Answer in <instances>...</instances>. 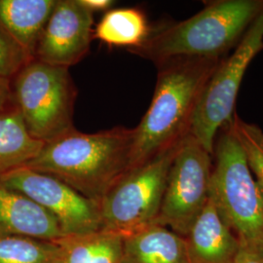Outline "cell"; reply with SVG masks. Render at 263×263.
Returning a JSON list of instances; mask_svg holds the SVG:
<instances>
[{"instance_id":"1","label":"cell","mask_w":263,"mask_h":263,"mask_svg":"<svg viewBox=\"0 0 263 263\" xmlns=\"http://www.w3.org/2000/svg\"><path fill=\"white\" fill-rule=\"evenodd\" d=\"M222 59L178 57L156 65L158 76L151 105L134 129L129 170L187 136L200 95Z\"/></svg>"},{"instance_id":"2","label":"cell","mask_w":263,"mask_h":263,"mask_svg":"<svg viewBox=\"0 0 263 263\" xmlns=\"http://www.w3.org/2000/svg\"><path fill=\"white\" fill-rule=\"evenodd\" d=\"M134 129L116 127L85 134L76 128L44 144L25 166L64 181L100 203L130 169Z\"/></svg>"},{"instance_id":"3","label":"cell","mask_w":263,"mask_h":263,"mask_svg":"<svg viewBox=\"0 0 263 263\" xmlns=\"http://www.w3.org/2000/svg\"><path fill=\"white\" fill-rule=\"evenodd\" d=\"M262 13L263 0L210 1L189 19L152 29L141 46L129 51L155 65L178 57L222 59Z\"/></svg>"},{"instance_id":"4","label":"cell","mask_w":263,"mask_h":263,"mask_svg":"<svg viewBox=\"0 0 263 263\" xmlns=\"http://www.w3.org/2000/svg\"><path fill=\"white\" fill-rule=\"evenodd\" d=\"M210 197L241 247L263 256V193L227 123L214 148Z\"/></svg>"},{"instance_id":"5","label":"cell","mask_w":263,"mask_h":263,"mask_svg":"<svg viewBox=\"0 0 263 263\" xmlns=\"http://www.w3.org/2000/svg\"><path fill=\"white\" fill-rule=\"evenodd\" d=\"M16 107L26 129L47 143L74 129L76 90L68 68L32 59L12 79Z\"/></svg>"},{"instance_id":"6","label":"cell","mask_w":263,"mask_h":263,"mask_svg":"<svg viewBox=\"0 0 263 263\" xmlns=\"http://www.w3.org/2000/svg\"><path fill=\"white\" fill-rule=\"evenodd\" d=\"M179 143L129 170L100 201L102 230L128 235L154 224Z\"/></svg>"},{"instance_id":"7","label":"cell","mask_w":263,"mask_h":263,"mask_svg":"<svg viewBox=\"0 0 263 263\" xmlns=\"http://www.w3.org/2000/svg\"><path fill=\"white\" fill-rule=\"evenodd\" d=\"M263 13L245 33L230 56L224 57L205 85L192 117L190 134L214 155L218 132L233 118L245 73L262 49Z\"/></svg>"},{"instance_id":"8","label":"cell","mask_w":263,"mask_h":263,"mask_svg":"<svg viewBox=\"0 0 263 263\" xmlns=\"http://www.w3.org/2000/svg\"><path fill=\"white\" fill-rule=\"evenodd\" d=\"M214 157L189 133L170 168L155 223L185 237L210 197Z\"/></svg>"},{"instance_id":"9","label":"cell","mask_w":263,"mask_h":263,"mask_svg":"<svg viewBox=\"0 0 263 263\" xmlns=\"http://www.w3.org/2000/svg\"><path fill=\"white\" fill-rule=\"evenodd\" d=\"M0 182L46 210L56 219L64 236L102 230L100 203L85 197L60 179L22 167L0 176Z\"/></svg>"},{"instance_id":"10","label":"cell","mask_w":263,"mask_h":263,"mask_svg":"<svg viewBox=\"0 0 263 263\" xmlns=\"http://www.w3.org/2000/svg\"><path fill=\"white\" fill-rule=\"evenodd\" d=\"M93 23V13L78 0H57L33 59L67 68L76 65L89 52Z\"/></svg>"},{"instance_id":"11","label":"cell","mask_w":263,"mask_h":263,"mask_svg":"<svg viewBox=\"0 0 263 263\" xmlns=\"http://www.w3.org/2000/svg\"><path fill=\"white\" fill-rule=\"evenodd\" d=\"M184 239L190 263H236L241 248L211 197Z\"/></svg>"},{"instance_id":"12","label":"cell","mask_w":263,"mask_h":263,"mask_svg":"<svg viewBox=\"0 0 263 263\" xmlns=\"http://www.w3.org/2000/svg\"><path fill=\"white\" fill-rule=\"evenodd\" d=\"M0 234L56 241L64 237L56 219L19 191L0 182Z\"/></svg>"},{"instance_id":"13","label":"cell","mask_w":263,"mask_h":263,"mask_svg":"<svg viewBox=\"0 0 263 263\" xmlns=\"http://www.w3.org/2000/svg\"><path fill=\"white\" fill-rule=\"evenodd\" d=\"M56 1L0 0V28L31 60Z\"/></svg>"},{"instance_id":"14","label":"cell","mask_w":263,"mask_h":263,"mask_svg":"<svg viewBox=\"0 0 263 263\" xmlns=\"http://www.w3.org/2000/svg\"><path fill=\"white\" fill-rule=\"evenodd\" d=\"M121 263H190L184 237L151 224L124 236Z\"/></svg>"},{"instance_id":"15","label":"cell","mask_w":263,"mask_h":263,"mask_svg":"<svg viewBox=\"0 0 263 263\" xmlns=\"http://www.w3.org/2000/svg\"><path fill=\"white\" fill-rule=\"evenodd\" d=\"M123 241L122 234L105 230L64 236L55 241L51 263H121Z\"/></svg>"},{"instance_id":"16","label":"cell","mask_w":263,"mask_h":263,"mask_svg":"<svg viewBox=\"0 0 263 263\" xmlns=\"http://www.w3.org/2000/svg\"><path fill=\"white\" fill-rule=\"evenodd\" d=\"M44 144L29 135L17 107L0 113V176L25 167Z\"/></svg>"},{"instance_id":"17","label":"cell","mask_w":263,"mask_h":263,"mask_svg":"<svg viewBox=\"0 0 263 263\" xmlns=\"http://www.w3.org/2000/svg\"><path fill=\"white\" fill-rule=\"evenodd\" d=\"M151 28L145 14L138 8L107 11L98 24L94 38L111 46L139 47L151 35Z\"/></svg>"},{"instance_id":"18","label":"cell","mask_w":263,"mask_h":263,"mask_svg":"<svg viewBox=\"0 0 263 263\" xmlns=\"http://www.w3.org/2000/svg\"><path fill=\"white\" fill-rule=\"evenodd\" d=\"M55 241L0 234V263H51Z\"/></svg>"},{"instance_id":"19","label":"cell","mask_w":263,"mask_h":263,"mask_svg":"<svg viewBox=\"0 0 263 263\" xmlns=\"http://www.w3.org/2000/svg\"><path fill=\"white\" fill-rule=\"evenodd\" d=\"M229 125L263 193V131L257 125L245 122L236 113Z\"/></svg>"},{"instance_id":"20","label":"cell","mask_w":263,"mask_h":263,"mask_svg":"<svg viewBox=\"0 0 263 263\" xmlns=\"http://www.w3.org/2000/svg\"><path fill=\"white\" fill-rule=\"evenodd\" d=\"M30 60L0 28V76L13 79Z\"/></svg>"},{"instance_id":"21","label":"cell","mask_w":263,"mask_h":263,"mask_svg":"<svg viewBox=\"0 0 263 263\" xmlns=\"http://www.w3.org/2000/svg\"><path fill=\"white\" fill-rule=\"evenodd\" d=\"M16 108L12 79L0 76V113Z\"/></svg>"},{"instance_id":"22","label":"cell","mask_w":263,"mask_h":263,"mask_svg":"<svg viewBox=\"0 0 263 263\" xmlns=\"http://www.w3.org/2000/svg\"><path fill=\"white\" fill-rule=\"evenodd\" d=\"M79 3L89 10L90 12H99V11H107L114 5L111 0H78Z\"/></svg>"},{"instance_id":"23","label":"cell","mask_w":263,"mask_h":263,"mask_svg":"<svg viewBox=\"0 0 263 263\" xmlns=\"http://www.w3.org/2000/svg\"><path fill=\"white\" fill-rule=\"evenodd\" d=\"M236 263H263V256L241 247Z\"/></svg>"},{"instance_id":"24","label":"cell","mask_w":263,"mask_h":263,"mask_svg":"<svg viewBox=\"0 0 263 263\" xmlns=\"http://www.w3.org/2000/svg\"><path fill=\"white\" fill-rule=\"evenodd\" d=\"M262 49H263V42H262Z\"/></svg>"}]
</instances>
